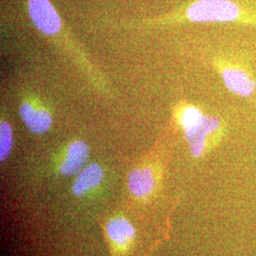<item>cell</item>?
<instances>
[{
  "mask_svg": "<svg viewBox=\"0 0 256 256\" xmlns=\"http://www.w3.org/2000/svg\"><path fill=\"white\" fill-rule=\"evenodd\" d=\"M186 18L192 22L234 23L242 22L245 16L232 0H198L186 10Z\"/></svg>",
  "mask_w": 256,
  "mask_h": 256,
  "instance_id": "1",
  "label": "cell"
},
{
  "mask_svg": "<svg viewBox=\"0 0 256 256\" xmlns=\"http://www.w3.org/2000/svg\"><path fill=\"white\" fill-rule=\"evenodd\" d=\"M216 64L218 66L221 79L226 88L230 93L248 98L254 94L256 81L247 66L240 64L234 59H220Z\"/></svg>",
  "mask_w": 256,
  "mask_h": 256,
  "instance_id": "2",
  "label": "cell"
},
{
  "mask_svg": "<svg viewBox=\"0 0 256 256\" xmlns=\"http://www.w3.org/2000/svg\"><path fill=\"white\" fill-rule=\"evenodd\" d=\"M224 130V126L218 117L205 115L200 124L184 133L191 155L194 158L204 155L210 144L222 136Z\"/></svg>",
  "mask_w": 256,
  "mask_h": 256,
  "instance_id": "3",
  "label": "cell"
},
{
  "mask_svg": "<svg viewBox=\"0 0 256 256\" xmlns=\"http://www.w3.org/2000/svg\"><path fill=\"white\" fill-rule=\"evenodd\" d=\"M30 16L37 28L54 36L61 28V19L50 0H28Z\"/></svg>",
  "mask_w": 256,
  "mask_h": 256,
  "instance_id": "4",
  "label": "cell"
},
{
  "mask_svg": "<svg viewBox=\"0 0 256 256\" xmlns=\"http://www.w3.org/2000/svg\"><path fill=\"white\" fill-rule=\"evenodd\" d=\"M88 146L84 142L75 140L72 142L68 147L64 160L59 167L60 173L64 176L79 173L88 162Z\"/></svg>",
  "mask_w": 256,
  "mask_h": 256,
  "instance_id": "5",
  "label": "cell"
},
{
  "mask_svg": "<svg viewBox=\"0 0 256 256\" xmlns=\"http://www.w3.org/2000/svg\"><path fill=\"white\" fill-rule=\"evenodd\" d=\"M19 113L28 130L34 134H43L52 128V117L50 112L30 102L22 104Z\"/></svg>",
  "mask_w": 256,
  "mask_h": 256,
  "instance_id": "6",
  "label": "cell"
},
{
  "mask_svg": "<svg viewBox=\"0 0 256 256\" xmlns=\"http://www.w3.org/2000/svg\"><path fill=\"white\" fill-rule=\"evenodd\" d=\"M104 178V171L97 164L84 167L72 185V191L76 196H82L96 188Z\"/></svg>",
  "mask_w": 256,
  "mask_h": 256,
  "instance_id": "7",
  "label": "cell"
},
{
  "mask_svg": "<svg viewBox=\"0 0 256 256\" xmlns=\"http://www.w3.org/2000/svg\"><path fill=\"white\" fill-rule=\"evenodd\" d=\"M155 174L150 168H138L128 176V188L134 196L142 198L154 190Z\"/></svg>",
  "mask_w": 256,
  "mask_h": 256,
  "instance_id": "8",
  "label": "cell"
},
{
  "mask_svg": "<svg viewBox=\"0 0 256 256\" xmlns=\"http://www.w3.org/2000/svg\"><path fill=\"white\" fill-rule=\"evenodd\" d=\"M106 232L110 240L119 247L126 246L135 236L132 224L122 218L110 220L106 226Z\"/></svg>",
  "mask_w": 256,
  "mask_h": 256,
  "instance_id": "9",
  "label": "cell"
},
{
  "mask_svg": "<svg viewBox=\"0 0 256 256\" xmlns=\"http://www.w3.org/2000/svg\"><path fill=\"white\" fill-rule=\"evenodd\" d=\"M205 114L202 110L194 106H185L178 110V122L182 128L183 132H187L202 122Z\"/></svg>",
  "mask_w": 256,
  "mask_h": 256,
  "instance_id": "10",
  "label": "cell"
},
{
  "mask_svg": "<svg viewBox=\"0 0 256 256\" xmlns=\"http://www.w3.org/2000/svg\"><path fill=\"white\" fill-rule=\"evenodd\" d=\"M14 136L12 129L8 122H2L0 124V160H5L12 149Z\"/></svg>",
  "mask_w": 256,
  "mask_h": 256,
  "instance_id": "11",
  "label": "cell"
}]
</instances>
